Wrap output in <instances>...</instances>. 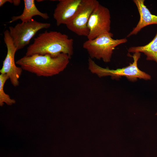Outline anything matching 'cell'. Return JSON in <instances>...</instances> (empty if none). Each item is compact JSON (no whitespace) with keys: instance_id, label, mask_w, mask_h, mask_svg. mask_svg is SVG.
Listing matches in <instances>:
<instances>
[{"instance_id":"cell-9","label":"cell","mask_w":157,"mask_h":157,"mask_svg":"<svg viewBox=\"0 0 157 157\" xmlns=\"http://www.w3.org/2000/svg\"><path fill=\"white\" fill-rule=\"evenodd\" d=\"M57 4L53 17L59 26L66 25L72 19L76 12L81 0H60Z\"/></svg>"},{"instance_id":"cell-2","label":"cell","mask_w":157,"mask_h":157,"mask_svg":"<svg viewBox=\"0 0 157 157\" xmlns=\"http://www.w3.org/2000/svg\"><path fill=\"white\" fill-rule=\"evenodd\" d=\"M73 53L72 39L59 32L45 31L34 39L27 47L25 55L49 54L56 56L63 53L71 58Z\"/></svg>"},{"instance_id":"cell-5","label":"cell","mask_w":157,"mask_h":157,"mask_svg":"<svg viewBox=\"0 0 157 157\" xmlns=\"http://www.w3.org/2000/svg\"><path fill=\"white\" fill-rule=\"evenodd\" d=\"M50 26L49 23L38 22L33 19L29 22L18 23L14 26H9V31L17 51L28 44L38 31Z\"/></svg>"},{"instance_id":"cell-14","label":"cell","mask_w":157,"mask_h":157,"mask_svg":"<svg viewBox=\"0 0 157 157\" xmlns=\"http://www.w3.org/2000/svg\"><path fill=\"white\" fill-rule=\"evenodd\" d=\"M7 2L13 4V0H0V7L2 6L5 3Z\"/></svg>"},{"instance_id":"cell-16","label":"cell","mask_w":157,"mask_h":157,"mask_svg":"<svg viewBox=\"0 0 157 157\" xmlns=\"http://www.w3.org/2000/svg\"><path fill=\"white\" fill-rule=\"evenodd\" d=\"M155 115H157V112L156 113Z\"/></svg>"},{"instance_id":"cell-8","label":"cell","mask_w":157,"mask_h":157,"mask_svg":"<svg viewBox=\"0 0 157 157\" xmlns=\"http://www.w3.org/2000/svg\"><path fill=\"white\" fill-rule=\"evenodd\" d=\"M3 35L4 41L7 48V53L3 61L0 72L1 74H7L12 85L16 87L19 84V79L23 70L21 67H18L16 65L15 56L17 51V49L14 44L9 30H5Z\"/></svg>"},{"instance_id":"cell-13","label":"cell","mask_w":157,"mask_h":157,"mask_svg":"<svg viewBox=\"0 0 157 157\" xmlns=\"http://www.w3.org/2000/svg\"><path fill=\"white\" fill-rule=\"evenodd\" d=\"M9 77L6 74L0 75V105L2 106L4 103L7 105H11L15 102V100L10 98L9 96L5 93L4 91V86L7 80Z\"/></svg>"},{"instance_id":"cell-4","label":"cell","mask_w":157,"mask_h":157,"mask_svg":"<svg viewBox=\"0 0 157 157\" xmlns=\"http://www.w3.org/2000/svg\"><path fill=\"white\" fill-rule=\"evenodd\" d=\"M110 32L101 35L94 39L86 41L83 47L88 52L90 58L102 60L105 63L110 61L113 51L118 45L127 42L126 38L115 40Z\"/></svg>"},{"instance_id":"cell-3","label":"cell","mask_w":157,"mask_h":157,"mask_svg":"<svg viewBox=\"0 0 157 157\" xmlns=\"http://www.w3.org/2000/svg\"><path fill=\"white\" fill-rule=\"evenodd\" d=\"M140 55V53H134L132 56L133 60L132 63L125 67L116 69L102 67L97 65L92 59L89 57L88 69L91 73L99 77L110 76L113 79L118 80L124 76L129 81L132 82L137 81L138 78L145 80H150L151 79V76L141 70L138 68V63Z\"/></svg>"},{"instance_id":"cell-10","label":"cell","mask_w":157,"mask_h":157,"mask_svg":"<svg viewBox=\"0 0 157 157\" xmlns=\"http://www.w3.org/2000/svg\"><path fill=\"white\" fill-rule=\"evenodd\" d=\"M140 14V19L136 26L127 36L136 35L143 28L150 25L157 24V15H153L144 3V0H134Z\"/></svg>"},{"instance_id":"cell-7","label":"cell","mask_w":157,"mask_h":157,"mask_svg":"<svg viewBox=\"0 0 157 157\" xmlns=\"http://www.w3.org/2000/svg\"><path fill=\"white\" fill-rule=\"evenodd\" d=\"M110 15L109 9L99 4L92 13L88 23L89 33L88 40L95 39L110 32Z\"/></svg>"},{"instance_id":"cell-1","label":"cell","mask_w":157,"mask_h":157,"mask_svg":"<svg viewBox=\"0 0 157 157\" xmlns=\"http://www.w3.org/2000/svg\"><path fill=\"white\" fill-rule=\"evenodd\" d=\"M69 57L61 53L53 56L49 54L26 55L16 62L23 70L35 74L38 76L50 77L59 74L68 65Z\"/></svg>"},{"instance_id":"cell-12","label":"cell","mask_w":157,"mask_h":157,"mask_svg":"<svg viewBox=\"0 0 157 157\" xmlns=\"http://www.w3.org/2000/svg\"><path fill=\"white\" fill-rule=\"evenodd\" d=\"M129 53H142L146 56V60L154 61L157 63V32L153 39L143 46L131 47L128 49Z\"/></svg>"},{"instance_id":"cell-11","label":"cell","mask_w":157,"mask_h":157,"mask_svg":"<svg viewBox=\"0 0 157 157\" xmlns=\"http://www.w3.org/2000/svg\"><path fill=\"white\" fill-rule=\"evenodd\" d=\"M24 8L22 13L19 15L12 17L8 23H11L19 19L22 23L27 22L31 21L35 16H39L45 19L49 18L47 13H42L38 9L34 0H24Z\"/></svg>"},{"instance_id":"cell-15","label":"cell","mask_w":157,"mask_h":157,"mask_svg":"<svg viewBox=\"0 0 157 157\" xmlns=\"http://www.w3.org/2000/svg\"><path fill=\"white\" fill-rule=\"evenodd\" d=\"M21 2V1L19 0H13V4L15 6H19Z\"/></svg>"},{"instance_id":"cell-6","label":"cell","mask_w":157,"mask_h":157,"mask_svg":"<svg viewBox=\"0 0 157 157\" xmlns=\"http://www.w3.org/2000/svg\"><path fill=\"white\" fill-rule=\"evenodd\" d=\"M99 4L96 0H81L74 16L66 25L67 28L78 35L87 37L89 33L87 26L89 20Z\"/></svg>"}]
</instances>
